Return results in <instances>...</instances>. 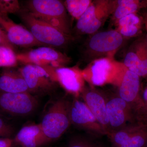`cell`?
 I'll return each instance as SVG.
<instances>
[{"instance_id":"obj_31","label":"cell","mask_w":147,"mask_h":147,"mask_svg":"<svg viewBox=\"0 0 147 147\" xmlns=\"http://www.w3.org/2000/svg\"><path fill=\"white\" fill-rule=\"evenodd\" d=\"M142 16H143V18H144V25L145 28L146 29V31L147 33V11ZM146 36L147 40V34Z\"/></svg>"},{"instance_id":"obj_9","label":"cell","mask_w":147,"mask_h":147,"mask_svg":"<svg viewBox=\"0 0 147 147\" xmlns=\"http://www.w3.org/2000/svg\"><path fill=\"white\" fill-rule=\"evenodd\" d=\"M18 63L48 66L55 68L66 67L71 61L67 55L53 47L40 46L24 53L16 54Z\"/></svg>"},{"instance_id":"obj_4","label":"cell","mask_w":147,"mask_h":147,"mask_svg":"<svg viewBox=\"0 0 147 147\" xmlns=\"http://www.w3.org/2000/svg\"><path fill=\"white\" fill-rule=\"evenodd\" d=\"M125 39L115 29L96 32L86 42L84 57L91 62L100 58H114Z\"/></svg>"},{"instance_id":"obj_3","label":"cell","mask_w":147,"mask_h":147,"mask_svg":"<svg viewBox=\"0 0 147 147\" xmlns=\"http://www.w3.org/2000/svg\"><path fill=\"white\" fill-rule=\"evenodd\" d=\"M125 67L115 58H100L92 61L82 69V74L85 82L91 86L111 84L117 87Z\"/></svg>"},{"instance_id":"obj_26","label":"cell","mask_w":147,"mask_h":147,"mask_svg":"<svg viewBox=\"0 0 147 147\" xmlns=\"http://www.w3.org/2000/svg\"><path fill=\"white\" fill-rule=\"evenodd\" d=\"M67 147H101L92 140L81 137L72 138L69 142Z\"/></svg>"},{"instance_id":"obj_7","label":"cell","mask_w":147,"mask_h":147,"mask_svg":"<svg viewBox=\"0 0 147 147\" xmlns=\"http://www.w3.org/2000/svg\"><path fill=\"white\" fill-rule=\"evenodd\" d=\"M48 66L25 65L19 69L26 82L29 92L42 95L51 93L59 84L55 69Z\"/></svg>"},{"instance_id":"obj_29","label":"cell","mask_w":147,"mask_h":147,"mask_svg":"<svg viewBox=\"0 0 147 147\" xmlns=\"http://www.w3.org/2000/svg\"><path fill=\"white\" fill-rule=\"evenodd\" d=\"M13 144V139L0 138V147H12Z\"/></svg>"},{"instance_id":"obj_14","label":"cell","mask_w":147,"mask_h":147,"mask_svg":"<svg viewBox=\"0 0 147 147\" xmlns=\"http://www.w3.org/2000/svg\"><path fill=\"white\" fill-rule=\"evenodd\" d=\"M0 27L5 32L11 43L15 46L30 47L44 46L34 38L26 27L13 22L7 14L0 13Z\"/></svg>"},{"instance_id":"obj_19","label":"cell","mask_w":147,"mask_h":147,"mask_svg":"<svg viewBox=\"0 0 147 147\" xmlns=\"http://www.w3.org/2000/svg\"><path fill=\"white\" fill-rule=\"evenodd\" d=\"M116 30L125 38H131L141 33L144 25V18L138 13H132L119 20L115 24Z\"/></svg>"},{"instance_id":"obj_24","label":"cell","mask_w":147,"mask_h":147,"mask_svg":"<svg viewBox=\"0 0 147 147\" xmlns=\"http://www.w3.org/2000/svg\"><path fill=\"white\" fill-rule=\"evenodd\" d=\"M147 144V123L119 147H145Z\"/></svg>"},{"instance_id":"obj_22","label":"cell","mask_w":147,"mask_h":147,"mask_svg":"<svg viewBox=\"0 0 147 147\" xmlns=\"http://www.w3.org/2000/svg\"><path fill=\"white\" fill-rule=\"evenodd\" d=\"M67 12L73 18L78 20L88 8L91 0H66L63 2Z\"/></svg>"},{"instance_id":"obj_6","label":"cell","mask_w":147,"mask_h":147,"mask_svg":"<svg viewBox=\"0 0 147 147\" xmlns=\"http://www.w3.org/2000/svg\"><path fill=\"white\" fill-rule=\"evenodd\" d=\"M117 3V0L92 1L85 13L77 20L75 28L76 33L92 35L97 32L113 14Z\"/></svg>"},{"instance_id":"obj_25","label":"cell","mask_w":147,"mask_h":147,"mask_svg":"<svg viewBox=\"0 0 147 147\" xmlns=\"http://www.w3.org/2000/svg\"><path fill=\"white\" fill-rule=\"evenodd\" d=\"M21 9V5L17 0H0V13L16 14Z\"/></svg>"},{"instance_id":"obj_20","label":"cell","mask_w":147,"mask_h":147,"mask_svg":"<svg viewBox=\"0 0 147 147\" xmlns=\"http://www.w3.org/2000/svg\"><path fill=\"white\" fill-rule=\"evenodd\" d=\"M147 8V1L117 0V4L113 14L112 19L115 24L125 16L138 13L142 9Z\"/></svg>"},{"instance_id":"obj_11","label":"cell","mask_w":147,"mask_h":147,"mask_svg":"<svg viewBox=\"0 0 147 147\" xmlns=\"http://www.w3.org/2000/svg\"><path fill=\"white\" fill-rule=\"evenodd\" d=\"M37 104L36 98L28 92L12 93L0 91V109L10 115H27L34 111Z\"/></svg>"},{"instance_id":"obj_27","label":"cell","mask_w":147,"mask_h":147,"mask_svg":"<svg viewBox=\"0 0 147 147\" xmlns=\"http://www.w3.org/2000/svg\"><path fill=\"white\" fill-rule=\"evenodd\" d=\"M13 132L12 127L0 117V138H10Z\"/></svg>"},{"instance_id":"obj_10","label":"cell","mask_w":147,"mask_h":147,"mask_svg":"<svg viewBox=\"0 0 147 147\" xmlns=\"http://www.w3.org/2000/svg\"><path fill=\"white\" fill-rule=\"evenodd\" d=\"M106 108L110 133L139 120L130 105L117 94L106 95Z\"/></svg>"},{"instance_id":"obj_16","label":"cell","mask_w":147,"mask_h":147,"mask_svg":"<svg viewBox=\"0 0 147 147\" xmlns=\"http://www.w3.org/2000/svg\"><path fill=\"white\" fill-rule=\"evenodd\" d=\"M58 83L69 94L78 98L86 87L82 69L78 66L59 67L55 69Z\"/></svg>"},{"instance_id":"obj_2","label":"cell","mask_w":147,"mask_h":147,"mask_svg":"<svg viewBox=\"0 0 147 147\" xmlns=\"http://www.w3.org/2000/svg\"><path fill=\"white\" fill-rule=\"evenodd\" d=\"M16 15L24 27L44 46L54 48H64L74 40L72 36L65 34L59 29L35 18L22 6Z\"/></svg>"},{"instance_id":"obj_21","label":"cell","mask_w":147,"mask_h":147,"mask_svg":"<svg viewBox=\"0 0 147 147\" xmlns=\"http://www.w3.org/2000/svg\"><path fill=\"white\" fill-rule=\"evenodd\" d=\"M146 123V122H136L108 134L112 147H119L123 145Z\"/></svg>"},{"instance_id":"obj_13","label":"cell","mask_w":147,"mask_h":147,"mask_svg":"<svg viewBox=\"0 0 147 147\" xmlns=\"http://www.w3.org/2000/svg\"><path fill=\"white\" fill-rule=\"evenodd\" d=\"M123 63L140 78L147 79L146 36L141 37L131 43L127 51Z\"/></svg>"},{"instance_id":"obj_5","label":"cell","mask_w":147,"mask_h":147,"mask_svg":"<svg viewBox=\"0 0 147 147\" xmlns=\"http://www.w3.org/2000/svg\"><path fill=\"white\" fill-rule=\"evenodd\" d=\"M70 104L65 99H59L52 104L43 116L40 124L47 144L59 138L71 125Z\"/></svg>"},{"instance_id":"obj_8","label":"cell","mask_w":147,"mask_h":147,"mask_svg":"<svg viewBox=\"0 0 147 147\" xmlns=\"http://www.w3.org/2000/svg\"><path fill=\"white\" fill-rule=\"evenodd\" d=\"M140 79L136 74L125 67L121 78L117 87V94L130 105L139 121H146L141 92Z\"/></svg>"},{"instance_id":"obj_23","label":"cell","mask_w":147,"mask_h":147,"mask_svg":"<svg viewBox=\"0 0 147 147\" xmlns=\"http://www.w3.org/2000/svg\"><path fill=\"white\" fill-rule=\"evenodd\" d=\"M18 63L15 50L10 47L0 45V67H14Z\"/></svg>"},{"instance_id":"obj_32","label":"cell","mask_w":147,"mask_h":147,"mask_svg":"<svg viewBox=\"0 0 147 147\" xmlns=\"http://www.w3.org/2000/svg\"><path fill=\"white\" fill-rule=\"evenodd\" d=\"M147 147V145H146V147Z\"/></svg>"},{"instance_id":"obj_30","label":"cell","mask_w":147,"mask_h":147,"mask_svg":"<svg viewBox=\"0 0 147 147\" xmlns=\"http://www.w3.org/2000/svg\"><path fill=\"white\" fill-rule=\"evenodd\" d=\"M142 99L144 105V113L145 118L147 120V87L142 93Z\"/></svg>"},{"instance_id":"obj_12","label":"cell","mask_w":147,"mask_h":147,"mask_svg":"<svg viewBox=\"0 0 147 147\" xmlns=\"http://www.w3.org/2000/svg\"><path fill=\"white\" fill-rule=\"evenodd\" d=\"M69 118L71 124L94 135H106L88 107L83 101L75 98L70 102Z\"/></svg>"},{"instance_id":"obj_18","label":"cell","mask_w":147,"mask_h":147,"mask_svg":"<svg viewBox=\"0 0 147 147\" xmlns=\"http://www.w3.org/2000/svg\"><path fill=\"white\" fill-rule=\"evenodd\" d=\"M13 140V144L21 147H40L47 144L40 124L23 127Z\"/></svg>"},{"instance_id":"obj_28","label":"cell","mask_w":147,"mask_h":147,"mask_svg":"<svg viewBox=\"0 0 147 147\" xmlns=\"http://www.w3.org/2000/svg\"><path fill=\"white\" fill-rule=\"evenodd\" d=\"M0 45L10 47L13 50H15V46L12 45L7 38L5 32L0 27Z\"/></svg>"},{"instance_id":"obj_17","label":"cell","mask_w":147,"mask_h":147,"mask_svg":"<svg viewBox=\"0 0 147 147\" xmlns=\"http://www.w3.org/2000/svg\"><path fill=\"white\" fill-rule=\"evenodd\" d=\"M0 91L7 93L28 92V85L19 69L4 68L0 73Z\"/></svg>"},{"instance_id":"obj_15","label":"cell","mask_w":147,"mask_h":147,"mask_svg":"<svg viewBox=\"0 0 147 147\" xmlns=\"http://www.w3.org/2000/svg\"><path fill=\"white\" fill-rule=\"evenodd\" d=\"M81 96L108 135L110 128L106 108V95L94 87L89 86H86Z\"/></svg>"},{"instance_id":"obj_1","label":"cell","mask_w":147,"mask_h":147,"mask_svg":"<svg viewBox=\"0 0 147 147\" xmlns=\"http://www.w3.org/2000/svg\"><path fill=\"white\" fill-rule=\"evenodd\" d=\"M22 7L37 19L72 36L70 20L62 1L30 0L26 1Z\"/></svg>"}]
</instances>
